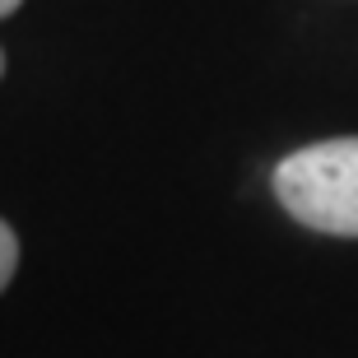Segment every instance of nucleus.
I'll return each mask as SVG.
<instances>
[{"label": "nucleus", "instance_id": "4", "mask_svg": "<svg viewBox=\"0 0 358 358\" xmlns=\"http://www.w3.org/2000/svg\"><path fill=\"white\" fill-rule=\"evenodd\" d=\"M0 75H5V52H0Z\"/></svg>", "mask_w": 358, "mask_h": 358}, {"label": "nucleus", "instance_id": "1", "mask_svg": "<svg viewBox=\"0 0 358 358\" xmlns=\"http://www.w3.org/2000/svg\"><path fill=\"white\" fill-rule=\"evenodd\" d=\"M275 196L312 233L358 238V135L321 140L279 159Z\"/></svg>", "mask_w": 358, "mask_h": 358}, {"label": "nucleus", "instance_id": "3", "mask_svg": "<svg viewBox=\"0 0 358 358\" xmlns=\"http://www.w3.org/2000/svg\"><path fill=\"white\" fill-rule=\"evenodd\" d=\"M19 5H24V0H0V19H5V14H14Z\"/></svg>", "mask_w": 358, "mask_h": 358}, {"label": "nucleus", "instance_id": "2", "mask_svg": "<svg viewBox=\"0 0 358 358\" xmlns=\"http://www.w3.org/2000/svg\"><path fill=\"white\" fill-rule=\"evenodd\" d=\"M14 270H19V238H14V228L0 219V293L10 289Z\"/></svg>", "mask_w": 358, "mask_h": 358}]
</instances>
